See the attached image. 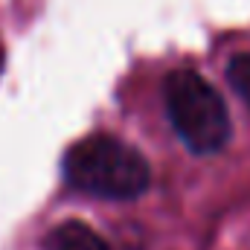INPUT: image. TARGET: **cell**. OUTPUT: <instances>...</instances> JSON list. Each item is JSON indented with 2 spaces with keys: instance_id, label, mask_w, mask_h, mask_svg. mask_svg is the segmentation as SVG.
Segmentation results:
<instances>
[{
  "instance_id": "obj_1",
  "label": "cell",
  "mask_w": 250,
  "mask_h": 250,
  "mask_svg": "<svg viewBox=\"0 0 250 250\" xmlns=\"http://www.w3.org/2000/svg\"><path fill=\"white\" fill-rule=\"evenodd\" d=\"M64 178L79 192L108 201L140 198L151 184L148 160L111 134H90L64 154Z\"/></svg>"
},
{
  "instance_id": "obj_2",
  "label": "cell",
  "mask_w": 250,
  "mask_h": 250,
  "mask_svg": "<svg viewBox=\"0 0 250 250\" xmlns=\"http://www.w3.org/2000/svg\"><path fill=\"white\" fill-rule=\"evenodd\" d=\"M163 105L175 134L192 154H215L230 140L221 93L192 67H178L163 82Z\"/></svg>"
},
{
  "instance_id": "obj_3",
  "label": "cell",
  "mask_w": 250,
  "mask_h": 250,
  "mask_svg": "<svg viewBox=\"0 0 250 250\" xmlns=\"http://www.w3.org/2000/svg\"><path fill=\"white\" fill-rule=\"evenodd\" d=\"M47 250H108V245L93 227L82 221H64L50 233Z\"/></svg>"
},
{
  "instance_id": "obj_4",
  "label": "cell",
  "mask_w": 250,
  "mask_h": 250,
  "mask_svg": "<svg viewBox=\"0 0 250 250\" xmlns=\"http://www.w3.org/2000/svg\"><path fill=\"white\" fill-rule=\"evenodd\" d=\"M227 79H230L233 90L239 93V99L245 102V108L250 111V53H239V56L230 59Z\"/></svg>"
}]
</instances>
